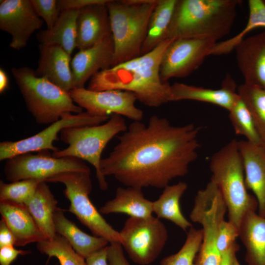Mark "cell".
Returning a JSON list of instances; mask_svg holds the SVG:
<instances>
[{
    "label": "cell",
    "mask_w": 265,
    "mask_h": 265,
    "mask_svg": "<svg viewBox=\"0 0 265 265\" xmlns=\"http://www.w3.org/2000/svg\"><path fill=\"white\" fill-rule=\"evenodd\" d=\"M0 213L15 237V246H24L46 240L25 205L0 201Z\"/></svg>",
    "instance_id": "21"
},
{
    "label": "cell",
    "mask_w": 265,
    "mask_h": 265,
    "mask_svg": "<svg viewBox=\"0 0 265 265\" xmlns=\"http://www.w3.org/2000/svg\"><path fill=\"white\" fill-rule=\"evenodd\" d=\"M202 240V229L191 227L181 249L177 253L163 258L160 265H194Z\"/></svg>",
    "instance_id": "32"
},
{
    "label": "cell",
    "mask_w": 265,
    "mask_h": 265,
    "mask_svg": "<svg viewBox=\"0 0 265 265\" xmlns=\"http://www.w3.org/2000/svg\"><path fill=\"white\" fill-rule=\"evenodd\" d=\"M90 175L89 172H66L52 177L46 182L61 183L65 186L63 193L70 203L68 211L94 236L106 239L109 243H121L119 232L106 222L89 198L92 189Z\"/></svg>",
    "instance_id": "8"
},
{
    "label": "cell",
    "mask_w": 265,
    "mask_h": 265,
    "mask_svg": "<svg viewBox=\"0 0 265 265\" xmlns=\"http://www.w3.org/2000/svg\"><path fill=\"white\" fill-rule=\"evenodd\" d=\"M53 220L56 234L64 238L75 251L85 259L109 244L102 238L82 231L65 216L64 210L59 207L54 212Z\"/></svg>",
    "instance_id": "22"
},
{
    "label": "cell",
    "mask_w": 265,
    "mask_h": 265,
    "mask_svg": "<svg viewBox=\"0 0 265 265\" xmlns=\"http://www.w3.org/2000/svg\"><path fill=\"white\" fill-rule=\"evenodd\" d=\"M248 265H265V217L256 212L247 214L239 227Z\"/></svg>",
    "instance_id": "23"
},
{
    "label": "cell",
    "mask_w": 265,
    "mask_h": 265,
    "mask_svg": "<svg viewBox=\"0 0 265 265\" xmlns=\"http://www.w3.org/2000/svg\"><path fill=\"white\" fill-rule=\"evenodd\" d=\"M41 182L43 181L26 179L7 184L0 180V201L8 200L26 205Z\"/></svg>",
    "instance_id": "33"
},
{
    "label": "cell",
    "mask_w": 265,
    "mask_h": 265,
    "mask_svg": "<svg viewBox=\"0 0 265 265\" xmlns=\"http://www.w3.org/2000/svg\"><path fill=\"white\" fill-rule=\"evenodd\" d=\"M15 237L3 218L0 220V248L7 245H15Z\"/></svg>",
    "instance_id": "39"
},
{
    "label": "cell",
    "mask_w": 265,
    "mask_h": 265,
    "mask_svg": "<svg viewBox=\"0 0 265 265\" xmlns=\"http://www.w3.org/2000/svg\"><path fill=\"white\" fill-rule=\"evenodd\" d=\"M29 250L17 249L14 245H7L0 248V265H10L19 255H26Z\"/></svg>",
    "instance_id": "37"
},
{
    "label": "cell",
    "mask_w": 265,
    "mask_h": 265,
    "mask_svg": "<svg viewBox=\"0 0 265 265\" xmlns=\"http://www.w3.org/2000/svg\"><path fill=\"white\" fill-rule=\"evenodd\" d=\"M237 88L229 74H227L219 89L175 82L171 85L169 102L194 100L216 105L229 111L239 97Z\"/></svg>",
    "instance_id": "17"
},
{
    "label": "cell",
    "mask_w": 265,
    "mask_h": 265,
    "mask_svg": "<svg viewBox=\"0 0 265 265\" xmlns=\"http://www.w3.org/2000/svg\"><path fill=\"white\" fill-rule=\"evenodd\" d=\"M40 58L36 74L69 92L74 88L71 55L57 46L40 44Z\"/></svg>",
    "instance_id": "20"
},
{
    "label": "cell",
    "mask_w": 265,
    "mask_h": 265,
    "mask_svg": "<svg viewBox=\"0 0 265 265\" xmlns=\"http://www.w3.org/2000/svg\"><path fill=\"white\" fill-rule=\"evenodd\" d=\"M79 9L62 11L50 29L42 30L37 35L40 44L57 46L71 55L76 48L77 20Z\"/></svg>",
    "instance_id": "26"
},
{
    "label": "cell",
    "mask_w": 265,
    "mask_h": 265,
    "mask_svg": "<svg viewBox=\"0 0 265 265\" xmlns=\"http://www.w3.org/2000/svg\"><path fill=\"white\" fill-rule=\"evenodd\" d=\"M36 248L49 259L57 258L60 265H86L85 259L78 254L68 241L56 234L51 240H44L36 244Z\"/></svg>",
    "instance_id": "31"
},
{
    "label": "cell",
    "mask_w": 265,
    "mask_h": 265,
    "mask_svg": "<svg viewBox=\"0 0 265 265\" xmlns=\"http://www.w3.org/2000/svg\"><path fill=\"white\" fill-rule=\"evenodd\" d=\"M73 101L86 111L96 116L116 114L133 121H141L143 112L137 107V98L131 92L120 90L93 91L74 88L69 92Z\"/></svg>",
    "instance_id": "12"
},
{
    "label": "cell",
    "mask_w": 265,
    "mask_h": 265,
    "mask_svg": "<svg viewBox=\"0 0 265 265\" xmlns=\"http://www.w3.org/2000/svg\"><path fill=\"white\" fill-rule=\"evenodd\" d=\"M217 42L196 39L172 41L166 48L160 63V76L168 82L172 78H185L202 64Z\"/></svg>",
    "instance_id": "13"
},
{
    "label": "cell",
    "mask_w": 265,
    "mask_h": 265,
    "mask_svg": "<svg viewBox=\"0 0 265 265\" xmlns=\"http://www.w3.org/2000/svg\"><path fill=\"white\" fill-rule=\"evenodd\" d=\"M127 128L123 116L112 114L103 124L65 128L59 133L60 138L68 146L53 152L52 156L74 157L87 161L95 169L100 188L106 190L108 184L100 169L102 153L109 141L119 133L125 132Z\"/></svg>",
    "instance_id": "7"
},
{
    "label": "cell",
    "mask_w": 265,
    "mask_h": 265,
    "mask_svg": "<svg viewBox=\"0 0 265 265\" xmlns=\"http://www.w3.org/2000/svg\"><path fill=\"white\" fill-rule=\"evenodd\" d=\"M114 53L112 34L90 48L80 50L71 62L74 88H84L87 81L96 73L112 67Z\"/></svg>",
    "instance_id": "15"
},
{
    "label": "cell",
    "mask_w": 265,
    "mask_h": 265,
    "mask_svg": "<svg viewBox=\"0 0 265 265\" xmlns=\"http://www.w3.org/2000/svg\"><path fill=\"white\" fill-rule=\"evenodd\" d=\"M109 116H96L87 111L78 114L66 113L58 121L50 124L38 133L18 141H4L0 143V160H7L19 155L59 149L53 145L59 140L58 134L65 128L93 126L107 121Z\"/></svg>",
    "instance_id": "11"
},
{
    "label": "cell",
    "mask_w": 265,
    "mask_h": 265,
    "mask_svg": "<svg viewBox=\"0 0 265 265\" xmlns=\"http://www.w3.org/2000/svg\"><path fill=\"white\" fill-rule=\"evenodd\" d=\"M247 189L254 193L258 213L265 217V146L247 140L238 141Z\"/></svg>",
    "instance_id": "19"
},
{
    "label": "cell",
    "mask_w": 265,
    "mask_h": 265,
    "mask_svg": "<svg viewBox=\"0 0 265 265\" xmlns=\"http://www.w3.org/2000/svg\"><path fill=\"white\" fill-rule=\"evenodd\" d=\"M210 169L211 181L218 188L226 204L228 220L239 228L247 214L256 212L258 204L247 191L238 140H231L212 155Z\"/></svg>",
    "instance_id": "4"
},
{
    "label": "cell",
    "mask_w": 265,
    "mask_h": 265,
    "mask_svg": "<svg viewBox=\"0 0 265 265\" xmlns=\"http://www.w3.org/2000/svg\"><path fill=\"white\" fill-rule=\"evenodd\" d=\"M228 112L230 120L237 134L243 136L250 142L265 146L251 112L240 96Z\"/></svg>",
    "instance_id": "30"
},
{
    "label": "cell",
    "mask_w": 265,
    "mask_h": 265,
    "mask_svg": "<svg viewBox=\"0 0 265 265\" xmlns=\"http://www.w3.org/2000/svg\"><path fill=\"white\" fill-rule=\"evenodd\" d=\"M9 80L8 76L4 70L0 69V93H3L8 88Z\"/></svg>",
    "instance_id": "42"
},
{
    "label": "cell",
    "mask_w": 265,
    "mask_h": 265,
    "mask_svg": "<svg viewBox=\"0 0 265 265\" xmlns=\"http://www.w3.org/2000/svg\"><path fill=\"white\" fill-rule=\"evenodd\" d=\"M47 182H41L34 195L26 204L46 240L52 239L56 235L53 217L58 202Z\"/></svg>",
    "instance_id": "25"
},
{
    "label": "cell",
    "mask_w": 265,
    "mask_h": 265,
    "mask_svg": "<svg viewBox=\"0 0 265 265\" xmlns=\"http://www.w3.org/2000/svg\"><path fill=\"white\" fill-rule=\"evenodd\" d=\"M121 244L130 258L140 265L153 263L168 239V231L160 219L129 217L119 232Z\"/></svg>",
    "instance_id": "9"
},
{
    "label": "cell",
    "mask_w": 265,
    "mask_h": 265,
    "mask_svg": "<svg viewBox=\"0 0 265 265\" xmlns=\"http://www.w3.org/2000/svg\"><path fill=\"white\" fill-rule=\"evenodd\" d=\"M158 0H109L106 3L114 53L112 66L141 55L152 13Z\"/></svg>",
    "instance_id": "5"
},
{
    "label": "cell",
    "mask_w": 265,
    "mask_h": 265,
    "mask_svg": "<svg viewBox=\"0 0 265 265\" xmlns=\"http://www.w3.org/2000/svg\"><path fill=\"white\" fill-rule=\"evenodd\" d=\"M239 245L236 242L229 250L222 255L220 265H231L234 256L239 249Z\"/></svg>",
    "instance_id": "41"
},
{
    "label": "cell",
    "mask_w": 265,
    "mask_h": 265,
    "mask_svg": "<svg viewBox=\"0 0 265 265\" xmlns=\"http://www.w3.org/2000/svg\"><path fill=\"white\" fill-rule=\"evenodd\" d=\"M172 41L166 39L147 53L99 71L90 79L87 89L130 91L135 94L137 100L150 107L169 102L171 85L161 80L160 66Z\"/></svg>",
    "instance_id": "2"
},
{
    "label": "cell",
    "mask_w": 265,
    "mask_h": 265,
    "mask_svg": "<svg viewBox=\"0 0 265 265\" xmlns=\"http://www.w3.org/2000/svg\"><path fill=\"white\" fill-rule=\"evenodd\" d=\"M43 24L30 0L0 1V28L11 35L10 48L17 50L24 48L31 34Z\"/></svg>",
    "instance_id": "14"
},
{
    "label": "cell",
    "mask_w": 265,
    "mask_h": 265,
    "mask_svg": "<svg viewBox=\"0 0 265 265\" xmlns=\"http://www.w3.org/2000/svg\"><path fill=\"white\" fill-rule=\"evenodd\" d=\"M234 50L244 83L265 89V31L244 38Z\"/></svg>",
    "instance_id": "16"
},
{
    "label": "cell",
    "mask_w": 265,
    "mask_h": 265,
    "mask_svg": "<svg viewBox=\"0 0 265 265\" xmlns=\"http://www.w3.org/2000/svg\"><path fill=\"white\" fill-rule=\"evenodd\" d=\"M107 246L86 258L85 259L86 265H109L107 256Z\"/></svg>",
    "instance_id": "40"
},
{
    "label": "cell",
    "mask_w": 265,
    "mask_h": 265,
    "mask_svg": "<svg viewBox=\"0 0 265 265\" xmlns=\"http://www.w3.org/2000/svg\"><path fill=\"white\" fill-rule=\"evenodd\" d=\"M200 130L192 123L173 126L157 115L147 125L133 121L108 156L102 159L101 173L127 187L164 188L186 175L197 159Z\"/></svg>",
    "instance_id": "1"
},
{
    "label": "cell",
    "mask_w": 265,
    "mask_h": 265,
    "mask_svg": "<svg viewBox=\"0 0 265 265\" xmlns=\"http://www.w3.org/2000/svg\"><path fill=\"white\" fill-rule=\"evenodd\" d=\"M4 173L11 182L26 179L46 181L59 173L71 172L91 173L85 162L74 157L55 158L49 151L17 155L6 160Z\"/></svg>",
    "instance_id": "10"
},
{
    "label": "cell",
    "mask_w": 265,
    "mask_h": 265,
    "mask_svg": "<svg viewBox=\"0 0 265 265\" xmlns=\"http://www.w3.org/2000/svg\"><path fill=\"white\" fill-rule=\"evenodd\" d=\"M237 91L250 110L265 145V89L244 83L237 88Z\"/></svg>",
    "instance_id": "29"
},
{
    "label": "cell",
    "mask_w": 265,
    "mask_h": 265,
    "mask_svg": "<svg viewBox=\"0 0 265 265\" xmlns=\"http://www.w3.org/2000/svg\"><path fill=\"white\" fill-rule=\"evenodd\" d=\"M107 2L80 9L76 38V47L80 50L90 48L111 35Z\"/></svg>",
    "instance_id": "18"
},
{
    "label": "cell",
    "mask_w": 265,
    "mask_h": 265,
    "mask_svg": "<svg viewBox=\"0 0 265 265\" xmlns=\"http://www.w3.org/2000/svg\"><path fill=\"white\" fill-rule=\"evenodd\" d=\"M239 237V228L231 221L223 220L218 227L217 247L221 255L229 250Z\"/></svg>",
    "instance_id": "35"
},
{
    "label": "cell",
    "mask_w": 265,
    "mask_h": 265,
    "mask_svg": "<svg viewBox=\"0 0 265 265\" xmlns=\"http://www.w3.org/2000/svg\"><path fill=\"white\" fill-rule=\"evenodd\" d=\"M231 265H240L237 258L236 255H235L233 257Z\"/></svg>",
    "instance_id": "43"
},
{
    "label": "cell",
    "mask_w": 265,
    "mask_h": 265,
    "mask_svg": "<svg viewBox=\"0 0 265 265\" xmlns=\"http://www.w3.org/2000/svg\"><path fill=\"white\" fill-rule=\"evenodd\" d=\"M240 0H177L165 40L217 42L230 32Z\"/></svg>",
    "instance_id": "3"
},
{
    "label": "cell",
    "mask_w": 265,
    "mask_h": 265,
    "mask_svg": "<svg viewBox=\"0 0 265 265\" xmlns=\"http://www.w3.org/2000/svg\"><path fill=\"white\" fill-rule=\"evenodd\" d=\"M11 72L28 110L38 124H51L65 113L82 112V108L76 104L69 92L38 76L31 68H13Z\"/></svg>",
    "instance_id": "6"
},
{
    "label": "cell",
    "mask_w": 265,
    "mask_h": 265,
    "mask_svg": "<svg viewBox=\"0 0 265 265\" xmlns=\"http://www.w3.org/2000/svg\"><path fill=\"white\" fill-rule=\"evenodd\" d=\"M187 188V184L183 182L169 185L163 188L159 198L153 202V212L157 217L169 220L185 231L192 227L180 207L181 198Z\"/></svg>",
    "instance_id": "27"
},
{
    "label": "cell",
    "mask_w": 265,
    "mask_h": 265,
    "mask_svg": "<svg viewBox=\"0 0 265 265\" xmlns=\"http://www.w3.org/2000/svg\"><path fill=\"white\" fill-rule=\"evenodd\" d=\"M263 1H264L265 3V0H263Z\"/></svg>",
    "instance_id": "44"
},
{
    "label": "cell",
    "mask_w": 265,
    "mask_h": 265,
    "mask_svg": "<svg viewBox=\"0 0 265 265\" xmlns=\"http://www.w3.org/2000/svg\"><path fill=\"white\" fill-rule=\"evenodd\" d=\"M177 0H158L151 16L141 55L147 53L165 40Z\"/></svg>",
    "instance_id": "28"
},
{
    "label": "cell",
    "mask_w": 265,
    "mask_h": 265,
    "mask_svg": "<svg viewBox=\"0 0 265 265\" xmlns=\"http://www.w3.org/2000/svg\"><path fill=\"white\" fill-rule=\"evenodd\" d=\"M142 189L127 187L117 188L114 198L99 209L101 214L125 213L130 217L148 218L152 215L153 202L146 199Z\"/></svg>",
    "instance_id": "24"
},
{
    "label": "cell",
    "mask_w": 265,
    "mask_h": 265,
    "mask_svg": "<svg viewBox=\"0 0 265 265\" xmlns=\"http://www.w3.org/2000/svg\"><path fill=\"white\" fill-rule=\"evenodd\" d=\"M107 256L109 265H131L125 256L120 242L111 243L107 245Z\"/></svg>",
    "instance_id": "36"
},
{
    "label": "cell",
    "mask_w": 265,
    "mask_h": 265,
    "mask_svg": "<svg viewBox=\"0 0 265 265\" xmlns=\"http://www.w3.org/2000/svg\"><path fill=\"white\" fill-rule=\"evenodd\" d=\"M109 0H59V4L61 12L68 9H80L87 6L102 3H106Z\"/></svg>",
    "instance_id": "38"
},
{
    "label": "cell",
    "mask_w": 265,
    "mask_h": 265,
    "mask_svg": "<svg viewBox=\"0 0 265 265\" xmlns=\"http://www.w3.org/2000/svg\"><path fill=\"white\" fill-rule=\"evenodd\" d=\"M37 14L46 22L47 29H51L57 22L61 10L58 0H30Z\"/></svg>",
    "instance_id": "34"
}]
</instances>
